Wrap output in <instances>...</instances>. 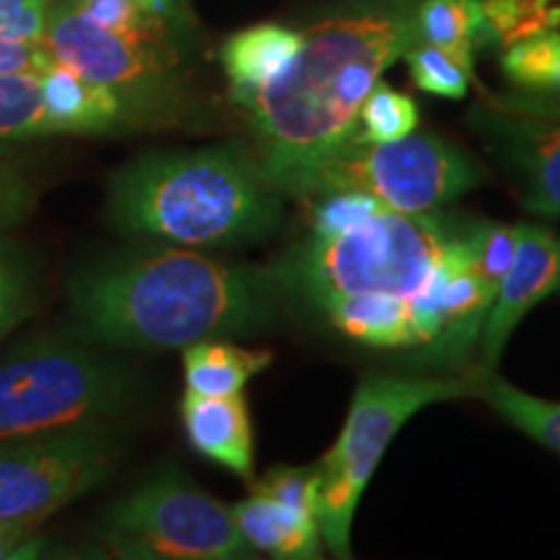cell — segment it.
<instances>
[{"instance_id": "1", "label": "cell", "mask_w": 560, "mask_h": 560, "mask_svg": "<svg viewBox=\"0 0 560 560\" xmlns=\"http://www.w3.org/2000/svg\"><path fill=\"white\" fill-rule=\"evenodd\" d=\"M420 39L416 13L371 9L301 32L289 68L240 96L262 177L283 198H304L314 172L359 132L361 107L392 62Z\"/></svg>"}, {"instance_id": "2", "label": "cell", "mask_w": 560, "mask_h": 560, "mask_svg": "<svg viewBox=\"0 0 560 560\" xmlns=\"http://www.w3.org/2000/svg\"><path fill=\"white\" fill-rule=\"evenodd\" d=\"M68 299L89 340L185 348L260 330L276 312V283L268 272L195 249L143 247L81 268Z\"/></svg>"}, {"instance_id": "3", "label": "cell", "mask_w": 560, "mask_h": 560, "mask_svg": "<svg viewBox=\"0 0 560 560\" xmlns=\"http://www.w3.org/2000/svg\"><path fill=\"white\" fill-rule=\"evenodd\" d=\"M280 195L252 151L213 145L145 153L109 179V219L125 234L177 247H236L278 226Z\"/></svg>"}, {"instance_id": "4", "label": "cell", "mask_w": 560, "mask_h": 560, "mask_svg": "<svg viewBox=\"0 0 560 560\" xmlns=\"http://www.w3.org/2000/svg\"><path fill=\"white\" fill-rule=\"evenodd\" d=\"M457 234L433 210H382L332 240H310L293 260L291 280L314 304L353 293L410 299L431 278Z\"/></svg>"}, {"instance_id": "5", "label": "cell", "mask_w": 560, "mask_h": 560, "mask_svg": "<svg viewBox=\"0 0 560 560\" xmlns=\"http://www.w3.org/2000/svg\"><path fill=\"white\" fill-rule=\"evenodd\" d=\"M128 371L86 346L42 338L0 361V441L102 425L125 408Z\"/></svg>"}, {"instance_id": "6", "label": "cell", "mask_w": 560, "mask_h": 560, "mask_svg": "<svg viewBox=\"0 0 560 560\" xmlns=\"http://www.w3.org/2000/svg\"><path fill=\"white\" fill-rule=\"evenodd\" d=\"M475 392V384L465 380L374 376L361 382L340 439L314 465V520L335 556H350V522L371 472L376 470L405 420L433 402L470 397Z\"/></svg>"}, {"instance_id": "7", "label": "cell", "mask_w": 560, "mask_h": 560, "mask_svg": "<svg viewBox=\"0 0 560 560\" xmlns=\"http://www.w3.org/2000/svg\"><path fill=\"white\" fill-rule=\"evenodd\" d=\"M102 537L122 558H249L234 516L177 470H164L107 511Z\"/></svg>"}, {"instance_id": "8", "label": "cell", "mask_w": 560, "mask_h": 560, "mask_svg": "<svg viewBox=\"0 0 560 560\" xmlns=\"http://www.w3.org/2000/svg\"><path fill=\"white\" fill-rule=\"evenodd\" d=\"M480 182V170L436 136H405L369 143L359 132L314 172L304 198L335 190L374 195L387 210L423 213L467 192Z\"/></svg>"}, {"instance_id": "9", "label": "cell", "mask_w": 560, "mask_h": 560, "mask_svg": "<svg viewBox=\"0 0 560 560\" xmlns=\"http://www.w3.org/2000/svg\"><path fill=\"white\" fill-rule=\"evenodd\" d=\"M115 454L102 425L0 441V520L42 524L107 480Z\"/></svg>"}, {"instance_id": "10", "label": "cell", "mask_w": 560, "mask_h": 560, "mask_svg": "<svg viewBox=\"0 0 560 560\" xmlns=\"http://www.w3.org/2000/svg\"><path fill=\"white\" fill-rule=\"evenodd\" d=\"M42 42L55 62L102 83L125 107L145 109L170 86L174 58L164 37L122 34L96 24L70 0H55Z\"/></svg>"}, {"instance_id": "11", "label": "cell", "mask_w": 560, "mask_h": 560, "mask_svg": "<svg viewBox=\"0 0 560 560\" xmlns=\"http://www.w3.org/2000/svg\"><path fill=\"white\" fill-rule=\"evenodd\" d=\"M472 122L514 177L522 206L545 219L560 215V102L480 89Z\"/></svg>"}, {"instance_id": "12", "label": "cell", "mask_w": 560, "mask_h": 560, "mask_svg": "<svg viewBox=\"0 0 560 560\" xmlns=\"http://www.w3.org/2000/svg\"><path fill=\"white\" fill-rule=\"evenodd\" d=\"M516 236L514 262L501 280L499 293L490 304L486 327L480 335V366L493 371L499 363L509 335L520 319L545 296L558 291L560 280V242L548 229L524 223Z\"/></svg>"}, {"instance_id": "13", "label": "cell", "mask_w": 560, "mask_h": 560, "mask_svg": "<svg viewBox=\"0 0 560 560\" xmlns=\"http://www.w3.org/2000/svg\"><path fill=\"white\" fill-rule=\"evenodd\" d=\"M182 423L195 450L252 480V425L242 395L202 397L187 392L182 397Z\"/></svg>"}, {"instance_id": "14", "label": "cell", "mask_w": 560, "mask_h": 560, "mask_svg": "<svg viewBox=\"0 0 560 560\" xmlns=\"http://www.w3.org/2000/svg\"><path fill=\"white\" fill-rule=\"evenodd\" d=\"M39 79L60 136L109 132L128 115V107L115 91L83 79V75L60 66V62H52L50 68L42 70Z\"/></svg>"}, {"instance_id": "15", "label": "cell", "mask_w": 560, "mask_h": 560, "mask_svg": "<svg viewBox=\"0 0 560 560\" xmlns=\"http://www.w3.org/2000/svg\"><path fill=\"white\" fill-rule=\"evenodd\" d=\"M236 529L249 548L276 558H317L319 527L310 514H301L268 495L249 493V499L234 503Z\"/></svg>"}, {"instance_id": "16", "label": "cell", "mask_w": 560, "mask_h": 560, "mask_svg": "<svg viewBox=\"0 0 560 560\" xmlns=\"http://www.w3.org/2000/svg\"><path fill=\"white\" fill-rule=\"evenodd\" d=\"M301 47V32L280 24H257L234 34L221 50L223 70L231 81L234 100L268 86L278 79Z\"/></svg>"}, {"instance_id": "17", "label": "cell", "mask_w": 560, "mask_h": 560, "mask_svg": "<svg viewBox=\"0 0 560 560\" xmlns=\"http://www.w3.org/2000/svg\"><path fill=\"white\" fill-rule=\"evenodd\" d=\"M322 310L340 332L369 346L402 348L416 346L408 299L389 293H353L325 304Z\"/></svg>"}, {"instance_id": "18", "label": "cell", "mask_w": 560, "mask_h": 560, "mask_svg": "<svg viewBox=\"0 0 560 560\" xmlns=\"http://www.w3.org/2000/svg\"><path fill=\"white\" fill-rule=\"evenodd\" d=\"M270 361V350H247L219 340L192 342L185 346L187 392L202 397L242 395L244 384Z\"/></svg>"}, {"instance_id": "19", "label": "cell", "mask_w": 560, "mask_h": 560, "mask_svg": "<svg viewBox=\"0 0 560 560\" xmlns=\"http://www.w3.org/2000/svg\"><path fill=\"white\" fill-rule=\"evenodd\" d=\"M416 21L420 42L436 45L472 68L475 47L486 37L480 0H423Z\"/></svg>"}, {"instance_id": "20", "label": "cell", "mask_w": 560, "mask_h": 560, "mask_svg": "<svg viewBox=\"0 0 560 560\" xmlns=\"http://www.w3.org/2000/svg\"><path fill=\"white\" fill-rule=\"evenodd\" d=\"M60 136L39 73L0 75V140Z\"/></svg>"}, {"instance_id": "21", "label": "cell", "mask_w": 560, "mask_h": 560, "mask_svg": "<svg viewBox=\"0 0 560 560\" xmlns=\"http://www.w3.org/2000/svg\"><path fill=\"white\" fill-rule=\"evenodd\" d=\"M39 301L37 260L5 231L0 234V340L34 312Z\"/></svg>"}, {"instance_id": "22", "label": "cell", "mask_w": 560, "mask_h": 560, "mask_svg": "<svg viewBox=\"0 0 560 560\" xmlns=\"http://www.w3.org/2000/svg\"><path fill=\"white\" fill-rule=\"evenodd\" d=\"M482 34L501 47L552 32L560 24V9L550 0H480Z\"/></svg>"}, {"instance_id": "23", "label": "cell", "mask_w": 560, "mask_h": 560, "mask_svg": "<svg viewBox=\"0 0 560 560\" xmlns=\"http://www.w3.org/2000/svg\"><path fill=\"white\" fill-rule=\"evenodd\" d=\"M486 384L482 395L509 423L560 454V402L540 400L501 380H488Z\"/></svg>"}, {"instance_id": "24", "label": "cell", "mask_w": 560, "mask_h": 560, "mask_svg": "<svg viewBox=\"0 0 560 560\" xmlns=\"http://www.w3.org/2000/svg\"><path fill=\"white\" fill-rule=\"evenodd\" d=\"M501 66L516 86L560 94V34L545 32L506 47Z\"/></svg>"}, {"instance_id": "25", "label": "cell", "mask_w": 560, "mask_h": 560, "mask_svg": "<svg viewBox=\"0 0 560 560\" xmlns=\"http://www.w3.org/2000/svg\"><path fill=\"white\" fill-rule=\"evenodd\" d=\"M402 58L408 60L410 79L418 89L436 96H446V100L467 96V89H470L472 81V68L465 66L459 58H454L452 52L418 39L416 45L408 47Z\"/></svg>"}, {"instance_id": "26", "label": "cell", "mask_w": 560, "mask_h": 560, "mask_svg": "<svg viewBox=\"0 0 560 560\" xmlns=\"http://www.w3.org/2000/svg\"><path fill=\"white\" fill-rule=\"evenodd\" d=\"M516 236H520V229L503 226V223H482V226L462 234L467 262L480 278V283L493 293V299L499 293L501 280L506 278L511 262H514Z\"/></svg>"}, {"instance_id": "27", "label": "cell", "mask_w": 560, "mask_h": 560, "mask_svg": "<svg viewBox=\"0 0 560 560\" xmlns=\"http://www.w3.org/2000/svg\"><path fill=\"white\" fill-rule=\"evenodd\" d=\"M418 125V107L410 96L376 83L361 107L359 138L369 143L397 140L410 136Z\"/></svg>"}, {"instance_id": "28", "label": "cell", "mask_w": 560, "mask_h": 560, "mask_svg": "<svg viewBox=\"0 0 560 560\" xmlns=\"http://www.w3.org/2000/svg\"><path fill=\"white\" fill-rule=\"evenodd\" d=\"M312 208V236L314 240H332L342 231L359 226L361 221L387 210L374 195L359 190H335L317 195Z\"/></svg>"}, {"instance_id": "29", "label": "cell", "mask_w": 560, "mask_h": 560, "mask_svg": "<svg viewBox=\"0 0 560 560\" xmlns=\"http://www.w3.org/2000/svg\"><path fill=\"white\" fill-rule=\"evenodd\" d=\"M83 16L122 34L140 37H164L161 13L149 11L140 0H70Z\"/></svg>"}, {"instance_id": "30", "label": "cell", "mask_w": 560, "mask_h": 560, "mask_svg": "<svg viewBox=\"0 0 560 560\" xmlns=\"http://www.w3.org/2000/svg\"><path fill=\"white\" fill-rule=\"evenodd\" d=\"M314 478L317 470L312 467H272L260 480L252 486V493L268 495V499L283 503L301 514L314 516Z\"/></svg>"}, {"instance_id": "31", "label": "cell", "mask_w": 560, "mask_h": 560, "mask_svg": "<svg viewBox=\"0 0 560 560\" xmlns=\"http://www.w3.org/2000/svg\"><path fill=\"white\" fill-rule=\"evenodd\" d=\"M39 202V190L19 164L0 156V234L24 223Z\"/></svg>"}, {"instance_id": "32", "label": "cell", "mask_w": 560, "mask_h": 560, "mask_svg": "<svg viewBox=\"0 0 560 560\" xmlns=\"http://www.w3.org/2000/svg\"><path fill=\"white\" fill-rule=\"evenodd\" d=\"M55 0H0V39H42Z\"/></svg>"}, {"instance_id": "33", "label": "cell", "mask_w": 560, "mask_h": 560, "mask_svg": "<svg viewBox=\"0 0 560 560\" xmlns=\"http://www.w3.org/2000/svg\"><path fill=\"white\" fill-rule=\"evenodd\" d=\"M55 62L42 39H0V75L42 73Z\"/></svg>"}, {"instance_id": "34", "label": "cell", "mask_w": 560, "mask_h": 560, "mask_svg": "<svg viewBox=\"0 0 560 560\" xmlns=\"http://www.w3.org/2000/svg\"><path fill=\"white\" fill-rule=\"evenodd\" d=\"M39 522L0 520V560L39 556Z\"/></svg>"}, {"instance_id": "35", "label": "cell", "mask_w": 560, "mask_h": 560, "mask_svg": "<svg viewBox=\"0 0 560 560\" xmlns=\"http://www.w3.org/2000/svg\"><path fill=\"white\" fill-rule=\"evenodd\" d=\"M140 3L145 5L149 11H156V13H164L166 5H170V0H140Z\"/></svg>"}, {"instance_id": "36", "label": "cell", "mask_w": 560, "mask_h": 560, "mask_svg": "<svg viewBox=\"0 0 560 560\" xmlns=\"http://www.w3.org/2000/svg\"><path fill=\"white\" fill-rule=\"evenodd\" d=\"M558 291H560V280H558Z\"/></svg>"}]
</instances>
